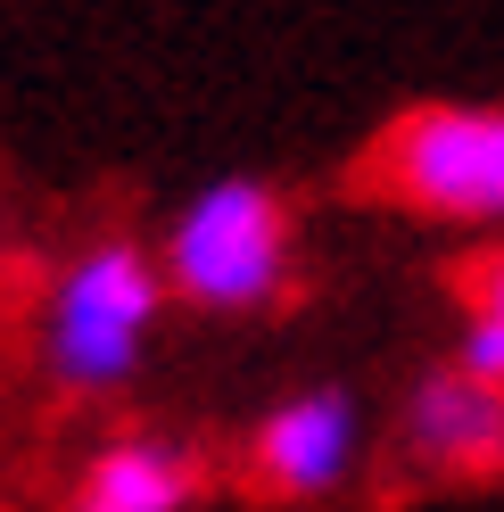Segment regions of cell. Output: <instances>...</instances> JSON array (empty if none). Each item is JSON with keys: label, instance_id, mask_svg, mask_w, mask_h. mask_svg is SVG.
<instances>
[{"label": "cell", "instance_id": "1", "mask_svg": "<svg viewBox=\"0 0 504 512\" xmlns=\"http://www.w3.org/2000/svg\"><path fill=\"white\" fill-rule=\"evenodd\" d=\"M157 273L191 314H265L298 281V215L265 174H215L174 207Z\"/></svg>", "mask_w": 504, "mask_h": 512}, {"label": "cell", "instance_id": "2", "mask_svg": "<svg viewBox=\"0 0 504 512\" xmlns=\"http://www.w3.org/2000/svg\"><path fill=\"white\" fill-rule=\"evenodd\" d=\"M364 190L447 232H504V100H414L364 149Z\"/></svg>", "mask_w": 504, "mask_h": 512}, {"label": "cell", "instance_id": "3", "mask_svg": "<svg viewBox=\"0 0 504 512\" xmlns=\"http://www.w3.org/2000/svg\"><path fill=\"white\" fill-rule=\"evenodd\" d=\"M157 314H166V273L141 240L116 232L75 248L42 298V372L67 397H116L149 356Z\"/></svg>", "mask_w": 504, "mask_h": 512}, {"label": "cell", "instance_id": "4", "mask_svg": "<svg viewBox=\"0 0 504 512\" xmlns=\"http://www.w3.org/2000/svg\"><path fill=\"white\" fill-rule=\"evenodd\" d=\"M356 463H364V405L339 380H314V389L281 397L257 422V438H248V479L273 504H323L356 479Z\"/></svg>", "mask_w": 504, "mask_h": 512}, {"label": "cell", "instance_id": "5", "mask_svg": "<svg viewBox=\"0 0 504 512\" xmlns=\"http://www.w3.org/2000/svg\"><path fill=\"white\" fill-rule=\"evenodd\" d=\"M397 438L422 471H447V479H488L504 471V389L471 380L463 364H438L405 389L397 413Z\"/></svg>", "mask_w": 504, "mask_h": 512}, {"label": "cell", "instance_id": "6", "mask_svg": "<svg viewBox=\"0 0 504 512\" xmlns=\"http://www.w3.org/2000/svg\"><path fill=\"white\" fill-rule=\"evenodd\" d=\"M199 488H207V471H199V455L182 438L133 430V438H108L100 455H91L67 512H191Z\"/></svg>", "mask_w": 504, "mask_h": 512}, {"label": "cell", "instance_id": "7", "mask_svg": "<svg viewBox=\"0 0 504 512\" xmlns=\"http://www.w3.org/2000/svg\"><path fill=\"white\" fill-rule=\"evenodd\" d=\"M471 306H463V331H455V364L471 380H488V389H504V240L471 265Z\"/></svg>", "mask_w": 504, "mask_h": 512}]
</instances>
